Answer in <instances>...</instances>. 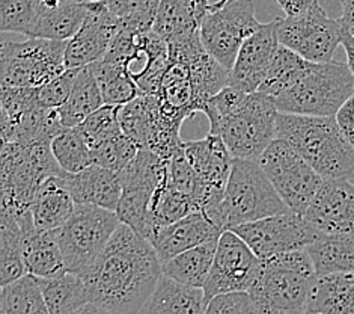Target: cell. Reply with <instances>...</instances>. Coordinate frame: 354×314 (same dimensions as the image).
<instances>
[{
  "label": "cell",
  "mask_w": 354,
  "mask_h": 314,
  "mask_svg": "<svg viewBox=\"0 0 354 314\" xmlns=\"http://www.w3.org/2000/svg\"><path fill=\"white\" fill-rule=\"evenodd\" d=\"M163 275L154 246L121 223L98 257L83 275L89 301L115 314H138Z\"/></svg>",
  "instance_id": "6da1fadb"
},
{
  "label": "cell",
  "mask_w": 354,
  "mask_h": 314,
  "mask_svg": "<svg viewBox=\"0 0 354 314\" xmlns=\"http://www.w3.org/2000/svg\"><path fill=\"white\" fill-rule=\"evenodd\" d=\"M202 114L209 121V133L222 138L234 159L259 160L276 139L279 110L263 92L248 94L226 87L208 101Z\"/></svg>",
  "instance_id": "7a4b0ae2"
},
{
  "label": "cell",
  "mask_w": 354,
  "mask_h": 314,
  "mask_svg": "<svg viewBox=\"0 0 354 314\" xmlns=\"http://www.w3.org/2000/svg\"><path fill=\"white\" fill-rule=\"evenodd\" d=\"M276 138L296 150L324 180L354 178V147L335 116L277 115Z\"/></svg>",
  "instance_id": "3957f363"
},
{
  "label": "cell",
  "mask_w": 354,
  "mask_h": 314,
  "mask_svg": "<svg viewBox=\"0 0 354 314\" xmlns=\"http://www.w3.org/2000/svg\"><path fill=\"white\" fill-rule=\"evenodd\" d=\"M291 211L268 180L258 160L234 159L221 202L205 216L222 232Z\"/></svg>",
  "instance_id": "277c9868"
},
{
  "label": "cell",
  "mask_w": 354,
  "mask_h": 314,
  "mask_svg": "<svg viewBox=\"0 0 354 314\" xmlns=\"http://www.w3.org/2000/svg\"><path fill=\"white\" fill-rule=\"evenodd\" d=\"M317 270L306 250L264 260L249 288L261 314H305Z\"/></svg>",
  "instance_id": "5b68a950"
},
{
  "label": "cell",
  "mask_w": 354,
  "mask_h": 314,
  "mask_svg": "<svg viewBox=\"0 0 354 314\" xmlns=\"http://www.w3.org/2000/svg\"><path fill=\"white\" fill-rule=\"evenodd\" d=\"M64 174L53 156L52 142L30 146L3 143L0 156V211L29 213L41 184L50 177Z\"/></svg>",
  "instance_id": "8992f818"
},
{
  "label": "cell",
  "mask_w": 354,
  "mask_h": 314,
  "mask_svg": "<svg viewBox=\"0 0 354 314\" xmlns=\"http://www.w3.org/2000/svg\"><path fill=\"white\" fill-rule=\"evenodd\" d=\"M354 94V76L347 62H312L309 70L273 98L282 114L308 116H335Z\"/></svg>",
  "instance_id": "52a82bcc"
},
{
  "label": "cell",
  "mask_w": 354,
  "mask_h": 314,
  "mask_svg": "<svg viewBox=\"0 0 354 314\" xmlns=\"http://www.w3.org/2000/svg\"><path fill=\"white\" fill-rule=\"evenodd\" d=\"M121 225L116 211L91 204H75L71 218L59 228V242L68 272L85 275L95 265Z\"/></svg>",
  "instance_id": "ba28073f"
},
{
  "label": "cell",
  "mask_w": 354,
  "mask_h": 314,
  "mask_svg": "<svg viewBox=\"0 0 354 314\" xmlns=\"http://www.w3.org/2000/svg\"><path fill=\"white\" fill-rule=\"evenodd\" d=\"M66 41L28 38L0 46L2 88H39L65 70Z\"/></svg>",
  "instance_id": "9c48e42d"
},
{
  "label": "cell",
  "mask_w": 354,
  "mask_h": 314,
  "mask_svg": "<svg viewBox=\"0 0 354 314\" xmlns=\"http://www.w3.org/2000/svg\"><path fill=\"white\" fill-rule=\"evenodd\" d=\"M167 162L169 160L148 150H139L138 156L118 173L122 195L116 213L122 224L133 228L148 242L157 230L151 218V201L167 174Z\"/></svg>",
  "instance_id": "30bf717a"
},
{
  "label": "cell",
  "mask_w": 354,
  "mask_h": 314,
  "mask_svg": "<svg viewBox=\"0 0 354 314\" xmlns=\"http://www.w3.org/2000/svg\"><path fill=\"white\" fill-rule=\"evenodd\" d=\"M259 165L291 211L305 216L324 178L282 139H274L259 157Z\"/></svg>",
  "instance_id": "8fae6325"
},
{
  "label": "cell",
  "mask_w": 354,
  "mask_h": 314,
  "mask_svg": "<svg viewBox=\"0 0 354 314\" xmlns=\"http://www.w3.org/2000/svg\"><path fill=\"white\" fill-rule=\"evenodd\" d=\"M261 24L254 0H227L221 6L212 3L201 23V41L207 52L231 71L244 41Z\"/></svg>",
  "instance_id": "7c38bea8"
},
{
  "label": "cell",
  "mask_w": 354,
  "mask_h": 314,
  "mask_svg": "<svg viewBox=\"0 0 354 314\" xmlns=\"http://www.w3.org/2000/svg\"><path fill=\"white\" fill-rule=\"evenodd\" d=\"M276 20L281 46L292 50L309 62L326 64L333 61L336 49L341 46L344 28L341 20L327 15L318 0L305 14Z\"/></svg>",
  "instance_id": "4fadbf2b"
},
{
  "label": "cell",
  "mask_w": 354,
  "mask_h": 314,
  "mask_svg": "<svg viewBox=\"0 0 354 314\" xmlns=\"http://www.w3.org/2000/svg\"><path fill=\"white\" fill-rule=\"evenodd\" d=\"M120 123L125 134L158 157L169 160L184 142L181 141L183 123L166 115L157 96H139L130 103L120 106Z\"/></svg>",
  "instance_id": "5bb4252c"
},
{
  "label": "cell",
  "mask_w": 354,
  "mask_h": 314,
  "mask_svg": "<svg viewBox=\"0 0 354 314\" xmlns=\"http://www.w3.org/2000/svg\"><path fill=\"white\" fill-rule=\"evenodd\" d=\"M184 152L198 178L196 191L192 197L193 209L207 215L223 197L234 157L222 138L212 133L204 139L184 142Z\"/></svg>",
  "instance_id": "9a60e30c"
},
{
  "label": "cell",
  "mask_w": 354,
  "mask_h": 314,
  "mask_svg": "<svg viewBox=\"0 0 354 314\" xmlns=\"http://www.w3.org/2000/svg\"><path fill=\"white\" fill-rule=\"evenodd\" d=\"M232 232L237 233L263 261L282 254L306 250L318 237L305 216L294 211L237 225Z\"/></svg>",
  "instance_id": "2e32d148"
},
{
  "label": "cell",
  "mask_w": 354,
  "mask_h": 314,
  "mask_svg": "<svg viewBox=\"0 0 354 314\" xmlns=\"http://www.w3.org/2000/svg\"><path fill=\"white\" fill-rule=\"evenodd\" d=\"M261 260L250 246L232 230L218 237L212 272L204 287L207 301L217 295L249 292L261 270Z\"/></svg>",
  "instance_id": "e0dca14e"
},
{
  "label": "cell",
  "mask_w": 354,
  "mask_h": 314,
  "mask_svg": "<svg viewBox=\"0 0 354 314\" xmlns=\"http://www.w3.org/2000/svg\"><path fill=\"white\" fill-rule=\"evenodd\" d=\"M120 24V17L109 10L106 0L92 2L85 23L70 41H66V69H82L100 61L111 47Z\"/></svg>",
  "instance_id": "ac0fdd59"
},
{
  "label": "cell",
  "mask_w": 354,
  "mask_h": 314,
  "mask_svg": "<svg viewBox=\"0 0 354 314\" xmlns=\"http://www.w3.org/2000/svg\"><path fill=\"white\" fill-rule=\"evenodd\" d=\"M277 20L263 23L261 28L244 41L230 74V87L243 92H258L274 58L277 40Z\"/></svg>",
  "instance_id": "d6986e66"
},
{
  "label": "cell",
  "mask_w": 354,
  "mask_h": 314,
  "mask_svg": "<svg viewBox=\"0 0 354 314\" xmlns=\"http://www.w3.org/2000/svg\"><path fill=\"white\" fill-rule=\"evenodd\" d=\"M305 219L318 234L354 233V183L324 180Z\"/></svg>",
  "instance_id": "ffe728a7"
},
{
  "label": "cell",
  "mask_w": 354,
  "mask_h": 314,
  "mask_svg": "<svg viewBox=\"0 0 354 314\" xmlns=\"http://www.w3.org/2000/svg\"><path fill=\"white\" fill-rule=\"evenodd\" d=\"M222 233L208 216L201 211H193L174 224L157 228L149 242L154 246L160 261L166 263L202 243L218 239Z\"/></svg>",
  "instance_id": "44dd1931"
},
{
  "label": "cell",
  "mask_w": 354,
  "mask_h": 314,
  "mask_svg": "<svg viewBox=\"0 0 354 314\" xmlns=\"http://www.w3.org/2000/svg\"><path fill=\"white\" fill-rule=\"evenodd\" d=\"M65 184L75 204H91L116 211L121 201L120 174L98 165H91L75 174H65Z\"/></svg>",
  "instance_id": "7402d4cb"
},
{
  "label": "cell",
  "mask_w": 354,
  "mask_h": 314,
  "mask_svg": "<svg viewBox=\"0 0 354 314\" xmlns=\"http://www.w3.org/2000/svg\"><path fill=\"white\" fill-rule=\"evenodd\" d=\"M91 3L41 0L38 19L28 38L70 41L85 23Z\"/></svg>",
  "instance_id": "603a6c76"
},
{
  "label": "cell",
  "mask_w": 354,
  "mask_h": 314,
  "mask_svg": "<svg viewBox=\"0 0 354 314\" xmlns=\"http://www.w3.org/2000/svg\"><path fill=\"white\" fill-rule=\"evenodd\" d=\"M207 304L204 288L184 286L162 275L138 314H205Z\"/></svg>",
  "instance_id": "cb8c5ba5"
},
{
  "label": "cell",
  "mask_w": 354,
  "mask_h": 314,
  "mask_svg": "<svg viewBox=\"0 0 354 314\" xmlns=\"http://www.w3.org/2000/svg\"><path fill=\"white\" fill-rule=\"evenodd\" d=\"M305 314H354V272L318 275Z\"/></svg>",
  "instance_id": "d4e9b609"
},
{
  "label": "cell",
  "mask_w": 354,
  "mask_h": 314,
  "mask_svg": "<svg viewBox=\"0 0 354 314\" xmlns=\"http://www.w3.org/2000/svg\"><path fill=\"white\" fill-rule=\"evenodd\" d=\"M64 175L47 178L38 189L32 204L33 223L38 230H59L73 215L75 201L66 188Z\"/></svg>",
  "instance_id": "484cf974"
},
{
  "label": "cell",
  "mask_w": 354,
  "mask_h": 314,
  "mask_svg": "<svg viewBox=\"0 0 354 314\" xmlns=\"http://www.w3.org/2000/svg\"><path fill=\"white\" fill-rule=\"evenodd\" d=\"M65 129L57 109L37 105L26 110L19 120L0 129L3 143L15 142L30 146L35 142H52Z\"/></svg>",
  "instance_id": "4316f807"
},
{
  "label": "cell",
  "mask_w": 354,
  "mask_h": 314,
  "mask_svg": "<svg viewBox=\"0 0 354 314\" xmlns=\"http://www.w3.org/2000/svg\"><path fill=\"white\" fill-rule=\"evenodd\" d=\"M28 272L38 278H53L68 272L59 242V230H33L24 243Z\"/></svg>",
  "instance_id": "83f0119b"
},
{
  "label": "cell",
  "mask_w": 354,
  "mask_h": 314,
  "mask_svg": "<svg viewBox=\"0 0 354 314\" xmlns=\"http://www.w3.org/2000/svg\"><path fill=\"white\" fill-rule=\"evenodd\" d=\"M101 106H104V98L94 71L89 65L77 69L70 97L57 109L64 127L80 125Z\"/></svg>",
  "instance_id": "f1b7e54d"
},
{
  "label": "cell",
  "mask_w": 354,
  "mask_h": 314,
  "mask_svg": "<svg viewBox=\"0 0 354 314\" xmlns=\"http://www.w3.org/2000/svg\"><path fill=\"white\" fill-rule=\"evenodd\" d=\"M306 251L317 275L354 272V233L318 234Z\"/></svg>",
  "instance_id": "f546056e"
},
{
  "label": "cell",
  "mask_w": 354,
  "mask_h": 314,
  "mask_svg": "<svg viewBox=\"0 0 354 314\" xmlns=\"http://www.w3.org/2000/svg\"><path fill=\"white\" fill-rule=\"evenodd\" d=\"M218 239L202 243L163 263V275L184 286L204 288L213 268Z\"/></svg>",
  "instance_id": "4dcf8cb0"
},
{
  "label": "cell",
  "mask_w": 354,
  "mask_h": 314,
  "mask_svg": "<svg viewBox=\"0 0 354 314\" xmlns=\"http://www.w3.org/2000/svg\"><path fill=\"white\" fill-rule=\"evenodd\" d=\"M89 67L100 83L104 105L124 106L142 96L129 65L101 58L100 61L91 64Z\"/></svg>",
  "instance_id": "1f68e13d"
},
{
  "label": "cell",
  "mask_w": 354,
  "mask_h": 314,
  "mask_svg": "<svg viewBox=\"0 0 354 314\" xmlns=\"http://www.w3.org/2000/svg\"><path fill=\"white\" fill-rule=\"evenodd\" d=\"M48 314H75L89 301L83 278L65 272L53 278H39Z\"/></svg>",
  "instance_id": "d6a6232c"
},
{
  "label": "cell",
  "mask_w": 354,
  "mask_h": 314,
  "mask_svg": "<svg viewBox=\"0 0 354 314\" xmlns=\"http://www.w3.org/2000/svg\"><path fill=\"white\" fill-rule=\"evenodd\" d=\"M310 65L312 62L306 61L305 58L294 53L290 49L279 46L258 92H263L272 98L279 97L309 70Z\"/></svg>",
  "instance_id": "836d02e7"
},
{
  "label": "cell",
  "mask_w": 354,
  "mask_h": 314,
  "mask_svg": "<svg viewBox=\"0 0 354 314\" xmlns=\"http://www.w3.org/2000/svg\"><path fill=\"white\" fill-rule=\"evenodd\" d=\"M3 314H48L39 278L26 274L2 288Z\"/></svg>",
  "instance_id": "e575fe53"
},
{
  "label": "cell",
  "mask_w": 354,
  "mask_h": 314,
  "mask_svg": "<svg viewBox=\"0 0 354 314\" xmlns=\"http://www.w3.org/2000/svg\"><path fill=\"white\" fill-rule=\"evenodd\" d=\"M52 151L65 174L80 173L94 165L91 147L79 127H65L52 141Z\"/></svg>",
  "instance_id": "d590c367"
},
{
  "label": "cell",
  "mask_w": 354,
  "mask_h": 314,
  "mask_svg": "<svg viewBox=\"0 0 354 314\" xmlns=\"http://www.w3.org/2000/svg\"><path fill=\"white\" fill-rule=\"evenodd\" d=\"M195 209L187 195L178 191L171 183L169 175L166 174L165 180L160 183L151 201V218L156 228L176 223L187 215L193 213Z\"/></svg>",
  "instance_id": "8d00e7d4"
},
{
  "label": "cell",
  "mask_w": 354,
  "mask_h": 314,
  "mask_svg": "<svg viewBox=\"0 0 354 314\" xmlns=\"http://www.w3.org/2000/svg\"><path fill=\"white\" fill-rule=\"evenodd\" d=\"M139 146L134 142L124 130L107 141L98 143L92 148V160L94 165L112 169L115 173H120L127 166L131 160L138 156Z\"/></svg>",
  "instance_id": "74e56055"
},
{
  "label": "cell",
  "mask_w": 354,
  "mask_h": 314,
  "mask_svg": "<svg viewBox=\"0 0 354 314\" xmlns=\"http://www.w3.org/2000/svg\"><path fill=\"white\" fill-rule=\"evenodd\" d=\"M39 6L41 0H0V29L29 37Z\"/></svg>",
  "instance_id": "f35d334b"
},
{
  "label": "cell",
  "mask_w": 354,
  "mask_h": 314,
  "mask_svg": "<svg viewBox=\"0 0 354 314\" xmlns=\"http://www.w3.org/2000/svg\"><path fill=\"white\" fill-rule=\"evenodd\" d=\"M77 127L92 150L97 147L98 143L104 142L109 138H112L115 134L122 132V127L120 123V106H101Z\"/></svg>",
  "instance_id": "ab89813d"
},
{
  "label": "cell",
  "mask_w": 354,
  "mask_h": 314,
  "mask_svg": "<svg viewBox=\"0 0 354 314\" xmlns=\"http://www.w3.org/2000/svg\"><path fill=\"white\" fill-rule=\"evenodd\" d=\"M75 73H77V69H66L61 76L37 88L39 105L50 109L62 107L70 97Z\"/></svg>",
  "instance_id": "60d3db41"
},
{
  "label": "cell",
  "mask_w": 354,
  "mask_h": 314,
  "mask_svg": "<svg viewBox=\"0 0 354 314\" xmlns=\"http://www.w3.org/2000/svg\"><path fill=\"white\" fill-rule=\"evenodd\" d=\"M205 314H261V311L249 292H232L209 299Z\"/></svg>",
  "instance_id": "b9f144b4"
},
{
  "label": "cell",
  "mask_w": 354,
  "mask_h": 314,
  "mask_svg": "<svg viewBox=\"0 0 354 314\" xmlns=\"http://www.w3.org/2000/svg\"><path fill=\"white\" fill-rule=\"evenodd\" d=\"M335 118L344 137L354 147V94L341 106Z\"/></svg>",
  "instance_id": "7bdbcfd3"
},
{
  "label": "cell",
  "mask_w": 354,
  "mask_h": 314,
  "mask_svg": "<svg viewBox=\"0 0 354 314\" xmlns=\"http://www.w3.org/2000/svg\"><path fill=\"white\" fill-rule=\"evenodd\" d=\"M106 2L109 10L122 19V17H127L134 11L142 10V8L160 5L162 0H106Z\"/></svg>",
  "instance_id": "ee69618b"
},
{
  "label": "cell",
  "mask_w": 354,
  "mask_h": 314,
  "mask_svg": "<svg viewBox=\"0 0 354 314\" xmlns=\"http://www.w3.org/2000/svg\"><path fill=\"white\" fill-rule=\"evenodd\" d=\"M286 17H297L309 11L317 0H276Z\"/></svg>",
  "instance_id": "f6af8a7d"
},
{
  "label": "cell",
  "mask_w": 354,
  "mask_h": 314,
  "mask_svg": "<svg viewBox=\"0 0 354 314\" xmlns=\"http://www.w3.org/2000/svg\"><path fill=\"white\" fill-rule=\"evenodd\" d=\"M342 5V15L341 24L344 30L354 37V0H341Z\"/></svg>",
  "instance_id": "bcb514c9"
},
{
  "label": "cell",
  "mask_w": 354,
  "mask_h": 314,
  "mask_svg": "<svg viewBox=\"0 0 354 314\" xmlns=\"http://www.w3.org/2000/svg\"><path fill=\"white\" fill-rule=\"evenodd\" d=\"M341 46L345 50V56H347V65L350 67V70L354 76V37L344 30Z\"/></svg>",
  "instance_id": "7dc6e473"
},
{
  "label": "cell",
  "mask_w": 354,
  "mask_h": 314,
  "mask_svg": "<svg viewBox=\"0 0 354 314\" xmlns=\"http://www.w3.org/2000/svg\"><path fill=\"white\" fill-rule=\"evenodd\" d=\"M183 2L187 3L193 11H195L199 17H202V19H204L205 14L208 12V8H209L208 0H183Z\"/></svg>",
  "instance_id": "c3c4849f"
},
{
  "label": "cell",
  "mask_w": 354,
  "mask_h": 314,
  "mask_svg": "<svg viewBox=\"0 0 354 314\" xmlns=\"http://www.w3.org/2000/svg\"><path fill=\"white\" fill-rule=\"evenodd\" d=\"M75 314H115V313L100 307V305H97L94 302H88L85 307H82Z\"/></svg>",
  "instance_id": "681fc988"
},
{
  "label": "cell",
  "mask_w": 354,
  "mask_h": 314,
  "mask_svg": "<svg viewBox=\"0 0 354 314\" xmlns=\"http://www.w3.org/2000/svg\"><path fill=\"white\" fill-rule=\"evenodd\" d=\"M61 2H74V3H91V2H100V0H61Z\"/></svg>",
  "instance_id": "f907efd6"
},
{
  "label": "cell",
  "mask_w": 354,
  "mask_h": 314,
  "mask_svg": "<svg viewBox=\"0 0 354 314\" xmlns=\"http://www.w3.org/2000/svg\"><path fill=\"white\" fill-rule=\"evenodd\" d=\"M227 2V0H217V2L216 3H213L214 6H221V5H223V3H226Z\"/></svg>",
  "instance_id": "816d5d0a"
}]
</instances>
